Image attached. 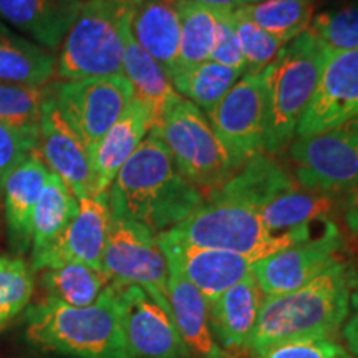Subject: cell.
Instances as JSON below:
<instances>
[{
  "instance_id": "obj_14",
  "label": "cell",
  "mask_w": 358,
  "mask_h": 358,
  "mask_svg": "<svg viewBox=\"0 0 358 358\" xmlns=\"http://www.w3.org/2000/svg\"><path fill=\"white\" fill-rule=\"evenodd\" d=\"M111 222L108 192L87 196L78 199V211L55 243L42 254L32 257L34 272L60 267L65 264L101 268L103 252ZM103 271V268H101Z\"/></svg>"
},
{
  "instance_id": "obj_37",
  "label": "cell",
  "mask_w": 358,
  "mask_h": 358,
  "mask_svg": "<svg viewBox=\"0 0 358 358\" xmlns=\"http://www.w3.org/2000/svg\"><path fill=\"white\" fill-rule=\"evenodd\" d=\"M38 123L0 122V185L20 163L37 153Z\"/></svg>"
},
{
  "instance_id": "obj_39",
  "label": "cell",
  "mask_w": 358,
  "mask_h": 358,
  "mask_svg": "<svg viewBox=\"0 0 358 358\" xmlns=\"http://www.w3.org/2000/svg\"><path fill=\"white\" fill-rule=\"evenodd\" d=\"M342 355H345V350L332 338H301L280 343L261 358H340Z\"/></svg>"
},
{
  "instance_id": "obj_36",
  "label": "cell",
  "mask_w": 358,
  "mask_h": 358,
  "mask_svg": "<svg viewBox=\"0 0 358 358\" xmlns=\"http://www.w3.org/2000/svg\"><path fill=\"white\" fill-rule=\"evenodd\" d=\"M231 19L239 37L241 48H243L245 73H261L287 43L262 30L252 20H249L239 8L231 12Z\"/></svg>"
},
{
  "instance_id": "obj_23",
  "label": "cell",
  "mask_w": 358,
  "mask_h": 358,
  "mask_svg": "<svg viewBox=\"0 0 358 358\" xmlns=\"http://www.w3.org/2000/svg\"><path fill=\"white\" fill-rule=\"evenodd\" d=\"M264 297L252 272L208 302L214 337L222 350H248Z\"/></svg>"
},
{
  "instance_id": "obj_24",
  "label": "cell",
  "mask_w": 358,
  "mask_h": 358,
  "mask_svg": "<svg viewBox=\"0 0 358 358\" xmlns=\"http://www.w3.org/2000/svg\"><path fill=\"white\" fill-rule=\"evenodd\" d=\"M123 77L131 85L134 100L150 111L153 127L161 123L168 111L182 100L174 90L168 71L133 38L129 25L124 32Z\"/></svg>"
},
{
  "instance_id": "obj_32",
  "label": "cell",
  "mask_w": 358,
  "mask_h": 358,
  "mask_svg": "<svg viewBox=\"0 0 358 358\" xmlns=\"http://www.w3.org/2000/svg\"><path fill=\"white\" fill-rule=\"evenodd\" d=\"M239 10L267 34L289 43L308 29L315 0H261L245 3Z\"/></svg>"
},
{
  "instance_id": "obj_46",
  "label": "cell",
  "mask_w": 358,
  "mask_h": 358,
  "mask_svg": "<svg viewBox=\"0 0 358 358\" xmlns=\"http://www.w3.org/2000/svg\"><path fill=\"white\" fill-rule=\"evenodd\" d=\"M252 2H261V0H249V3H252Z\"/></svg>"
},
{
  "instance_id": "obj_11",
  "label": "cell",
  "mask_w": 358,
  "mask_h": 358,
  "mask_svg": "<svg viewBox=\"0 0 358 358\" xmlns=\"http://www.w3.org/2000/svg\"><path fill=\"white\" fill-rule=\"evenodd\" d=\"M214 131L237 164L264 153L267 134V95L264 71L244 73L208 115Z\"/></svg>"
},
{
  "instance_id": "obj_8",
  "label": "cell",
  "mask_w": 358,
  "mask_h": 358,
  "mask_svg": "<svg viewBox=\"0 0 358 358\" xmlns=\"http://www.w3.org/2000/svg\"><path fill=\"white\" fill-rule=\"evenodd\" d=\"M294 179L303 189L347 194L358 187V116L289 146Z\"/></svg>"
},
{
  "instance_id": "obj_25",
  "label": "cell",
  "mask_w": 358,
  "mask_h": 358,
  "mask_svg": "<svg viewBox=\"0 0 358 358\" xmlns=\"http://www.w3.org/2000/svg\"><path fill=\"white\" fill-rule=\"evenodd\" d=\"M295 186H299L295 179L275 156L257 153L244 161L234 176L208 194L239 201L261 213L267 203Z\"/></svg>"
},
{
  "instance_id": "obj_29",
  "label": "cell",
  "mask_w": 358,
  "mask_h": 358,
  "mask_svg": "<svg viewBox=\"0 0 358 358\" xmlns=\"http://www.w3.org/2000/svg\"><path fill=\"white\" fill-rule=\"evenodd\" d=\"M78 211V199L55 174H48L34 211L30 254L37 257L55 243Z\"/></svg>"
},
{
  "instance_id": "obj_42",
  "label": "cell",
  "mask_w": 358,
  "mask_h": 358,
  "mask_svg": "<svg viewBox=\"0 0 358 358\" xmlns=\"http://www.w3.org/2000/svg\"><path fill=\"white\" fill-rule=\"evenodd\" d=\"M189 2L199 3V6L217 12H234L237 8L245 6V3H249V0H189Z\"/></svg>"
},
{
  "instance_id": "obj_17",
  "label": "cell",
  "mask_w": 358,
  "mask_h": 358,
  "mask_svg": "<svg viewBox=\"0 0 358 358\" xmlns=\"http://www.w3.org/2000/svg\"><path fill=\"white\" fill-rule=\"evenodd\" d=\"M158 241L168 264H173L208 302L245 279L254 264L239 254L176 243L163 234H158Z\"/></svg>"
},
{
  "instance_id": "obj_44",
  "label": "cell",
  "mask_w": 358,
  "mask_h": 358,
  "mask_svg": "<svg viewBox=\"0 0 358 358\" xmlns=\"http://www.w3.org/2000/svg\"><path fill=\"white\" fill-rule=\"evenodd\" d=\"M350 307L355 310V313H358V292L355 290V292H352L350 295Z\"/></svg>"
},
{
  "instance_id": "obj_5",
  "label": "cell",
  "mask_w": 358,
  "mask_h": 358,
  "mask_svg": "<svg viewBox=\"0 0 358 358\" xmlns=\"http://www.w3.org/2000/svg\"><path fill=\"white\" fill-rule=\"evenodd\" d=\"M329 50L303 32L264 69L267 95V134L264 153L275 156L290 146L308 103L315 95Z\"/></svg>"
},
{
  "instance_id": "obj_35",
  "label": "cell",
  "mask_w": 358,
  "mask_h": 358,
  "mask_svg": "<svg viewBox=\"0 0 358 358\" xmlns=\"http://www.w3.org/2000/svg\"><path fill=\"white\" fill-rule=\"evenodd\" d=\"M53 83L45 87H22L0 83V122L38 123L43 106L52 98Z\"/></svg>"
},
{
  "instance_id": "obj_40",
  "label": "cell",
  "mask_w": 358,
  "mask_h": 358,
  "mask_svg": "<svg viewBox=\"0 0 358 358\" xmlns=\"http://www.w3.org/2000/svg\"><path fill=\"white\" fill-rule=\"evenodd\" d=\"M343 222L350 234L358 239V187L347 192L343 199Z\"/></svg>"
},
{
  "instance_id": "obj_47",
  "label": "cell",
  "mask_w": 358,
  "mask_h": 358,
  "mask_svg": "<svg viewBox=\"0 0 358 358\" xmlns=\"http://www.w3.org/2000/svg\"><path fill=\"white\" fill-rule=\"evenodd\" d=\"M357 241H358V239H357Z\"/></svg>"
},
{
  "instance_id": "obj_34",
  "label": "cell",
  "mask_w": 358,
  "mask_h": 358,
  "mask_svg": "<svg viewBox=\"0 0 358 358\" xmlns=\"http://www.w3.org/2000/svg\"><path fill=\"white\" fill-rule=\"evenodd\" d=\"M307 32L319 40L329 53L358 50V3L317 13Z\"/></svg>"
},
{
  "instance_id": "obj_21",
  "label": "cell",
  "mask_w": 358,
  "mask_h": 358,
  "mask_svg": "<svg viewBox=\"0 0 358 358\" xmlns=\"http://www.w3.org/2000/svg\"><path fill=\"white\" fill-rule=\"evenodd\" d=\"M151 128H153V120L150 111L133 98L92 153L95 194L108 192L116 174L131 158L138 146L145 141Z\"/></svg>"
},
{
  "instance_id": "obj_20",
  "label": "cell",
  "mask_w": 358,
  "mask_h": 358,
  "mask_svg": "<svg viewBox=\"0 0 358 358\" xmlns=\"http://www.w3.org/2000/svg\"><path fill=\"white\" fill-rule=\"evenodd\" d=\"M80 8L82 0H0V19L53 52L64 42Z\"/></svg>"
},
{
  "instance_id": "obj_31",
  "label": "cell",
  "mask_w": 358,
  "mask_h": 358,
  "mask_svg": "<svg viewBox=\"0 0 358 358\" xmlns=\"http://www.w3.org/2000/svg\"><path fill=\"white\" fill-rule=\"evenodd\" d=\"M241 77L239 71L208 60L176 71L171 75V82L179 95L208 116Z\"/></svg>"
},
{
  "instance_id": "obj_9",
  "label": "cell",
  "mask_w": 358,
  "mask_h": 358,
  "mask_svg": "<svg viewBox=\"0 0 358 358\" xmlns=\"http://www.w3.org/2000/svg\"><path fill=\"white\" fill-rule=\"evenodd\" d=\"M101 268L111 280L141 287L156 302L169 306L168 261L158 234L146 226L111 216Z\"/></svg>"
},
{
  "instance_id": "obj_43",
  "label": "cell",
  "mask_w": 358,
  "mask_h": 358,
  "mask_svg": "<svg viewBox=\"0 0 358 358\" xmlns=\"http://www.w3.org/2000/svg\"><path fill=\"white\" fill-rule=\"evenodd\" d=\"M350 280H352V289H357L358 292V266L350 267Z\"/></svg>"
},
{
  "instance_id": "obj_4",
  "label": "cell",
  "mask_w": 358,
  "mask_h": 358,
  "mask_svg": "<svg viewBox=\"0 0 358 358\" xmlns=\"http://www.w3.org/2000/svg\"><path fill=\"white\" fill-rule=\"evenodd\" d=\"M161 234L176 243L227 250L257 262L308 239L312 224L272 234L264 226L257 209L217 194H206L203 203L185 221Z\"/></svg>"
},
{
  "instance_id": "obj_38",
  "label": "cell",
  "mask_w": 358,
  "mask_h": 358,
  "mask_svg": "<svg viewBox=\"0 0 358 358\" xmlns=\"http://www.w3.org/2000/svg\"><path fill=\"white\" fill-rule=\"evenodd\" d=\"M217 30H216V43H214L211 58L209 60L216 62L219 65L227 66L239 71L241 75L245 73V60L241 48L239 37H237L234 24H232L231 12H217Z\"/></svg>"
},
{
  "instance_id": "obj_19",
  "label": "cell",
  "mask_w": 358,
  "mask_h": 358,
  "mask_svg": "<svg viewBox=\"0 0 358 358\" xmlns=\"http://www.w3.org/2000/svg\"><path fill=\"white\" fill-rule=\"evenodd\" d=\"M168 299L174 324L191 358H231L214 337L208 301L173 264H168Z\"/></svg>"
},
{
  "instance_id": "obj_41",
  "label": "cell",
  "mask_w": 358,
  "mask_h": 358,
  "mask_svg": "<svg viewBox=\"0 0 358 358\" xmlns=\"http://www.w3.org/2000/svg\"><path fill=\"white\" fill-rule=\"evenodd\" d=\"M342 337L353 358H358V313L353 312L342 325Z\"/></svg>"
},
{
  "instance_id": "obj_27",
  "label": "cell",
  "mask_w": 358,
  "mask_h": 358,
  "mask_svg": "<svg viewBox=\"0 0 358 358\" xmlns=\"http://www.w3.org/2000/svg\"><path fill=\"white\" fill-rule=\"evenodd\" d=\"M335 209H337V194L295 186L264 206L261 209V219L268 232L282 234L306 224L332 219Z\"/></svg>"
},
{
  "instance_id": "obj_6",
  "label": "cell",
  "mask_w": 358,
  "mask_h": 358,
  "mask_svg": "<svg viewBox=\"0 0 358 358\" xmlns=\"http://www.w3.org/2000/svg\"><path fill=\"white\" fill-rule=\"evenodd\" d=\"M129 12L123 0H85L60 43L55 75L62 82L123 75Z\"/></svg>"
},
{
  "instance_id": "obj_16",
  "label": "cell",
  "mask_w": 358,
  "mask_h": 358,
  "mask_svg": "<svg viewBox=\"0 0 358 358\" xmlns=\"http://www.w3.org/2000/svg\"><path fill=\"white\" fill-rule=\"evenodd\" d=\"M37 155L48 171L65 182L75 198L95 194L88 148L58 111L53 98L47 101L40 116Z\"/></svg>"
},
{
  "instance_id": "obj_33",
  "label": "cell",
  "mask_w": 358,
  "mask_h": 358,
  "mask_svg": "<svg viewBox=\"0 0 358 358\" xmlns=\"http://www.w3.org/2000/svg\"><path fill=\"white\" fill-rule=\"evenodd\" d=\"M34 292V268L20 256H0V327L30 306Z\"/></svg>"
},
{
  "instance_id": "obj_18",
  "label": "cell",
  "mask_w": 358,
  "mask_h": 358,
  "mask_svg": "<svg viewBox=\"0 0 358 358\" xmlns=\"http://www.w3.org/2000/svg\"><path fill=\"white\" fill-rule=\"evenodd\" d=\"M48 174L50 171L38 155L34 153L13 169L0 185L8 245L15 256L22 257L30 252L34 211Z\"/></svg>"
},
{
  "instance_id": "obj_1",
  "label": "cell",
  "mask_w": 358,
  "mask_h": 358,
  "mask_svg": "<svg viewBox=\"0 0 358 358\" xmlns=\"http://www.w3.org/2000/svg\"><path fill=\"white\" fill-rule=\"evenodd\" d=\"M204 194L179 173L158 138L148 134L108 189L111 216L136 221L155 234L171 229L203 203Z\"/></svg>"
},
{
  "instance_id": "obj_12",
  "label": "cell",
  "mask_w": 358,
  "mask_h": 358,
  "mask_svg": "<svg viewBox=\"0 0 358 358\" xmlns=\"http://www.w3.org/2000/svg\"><path fill=\"white\" fill-rule=\"evenodd\" d=\"M342 248V232L337 222L329 219L319 236H310L302 243L254 262L250 272L266 297L287 294L303 287L340 261L338 252Z\"/></svg>"
},
{
  "instance_id": "obj_15",
  "label": "cell",
  "mask_w": 358,
  "mask_h": 358,
  "mask_svg": "<svg viewBox=\"0 0 358 358\" xmlns=\"http://www.w3.org/2000/svg\"><path fill=\"white\" fill-rule=\"evenodd\" d=\"M358 116V50L329 53L315 95L297 128L307 138Z\"/></svg>"
},
{
  "instance_id": "obj_26",
  "label": "cell",
  "mask_w": 358,
  "mask_h": 358,
  "mask_svg": "<svg viewBox=\"0 0 358 358\" xmlns=\"http://www.w3.org/2000/svg\"><path fill=\"white\" fill-rule=\"evenodd\" d=\"M57 57L0 22V83L45 87L55 75Z\"/></svg>"
},
{
  "instance_id": "obj_28",
  "label": "cell",
  "mask_w": 358,
  "mask_h": 358,
  "mask_svg": "<svg viewBox=\"0 0 358 358\" xmlns=\"http://www.w3.org/2000/svg\"><path fill=\"white\" fill-rule=\"evenodd\" d=\"M40 282L45 299L70 307H87L95 303L113 280L101 268L83 264H65L40 271Z\"/></svg>"
},
{
  "instance_id": "obj_3",
  "label": "cell",
  "mask_w": 358,
  "mask_h": 358,
  "mask_svg": "<svg viewBox=\"0 0 358 358\" xmlns=\"http://www.w3.org/2000/svg\"><path fill=\"white\" fill-rule=\"evenodd\" d=\"M25 310L27 338L42 350L70 358H129L115 282L92 306L43 299Z\"/></svg>"
},
{
  "instance_id": "obj_10",
  "label": "cell",
  "mask_w": 358,
  "mask_h": 358,
  "mask_svg": "<svg viewBox=\"0 0 358 358\" xmlns=\"http://www.w3.org/2000/svg\"><path fill=\"white\" fill-rule=\"evenodd\" d=\"M53 103L78 133L90 156L133 100L131 85L123 75L53 83Z\"/></svg>"
},
{
  "instance_id": "obj_13",
  "label": "cell",
  "mask_w": 358,
  "mask_h": 358,
  "mask_svg": "<svg viewBox=\"0 0 358 358\" xmlns=\"http://www.w3.org/2000/svg\"><path fill=\"white\" fill-rule=\"evenodd\" d=\"M115 284L129 358H191L171 307L156 302L138 285Z\"/></svg>"
},
{
  "instance_id": "obj_30",
  "label": "cell",
  "mask_w": 358,
  "mask_h": 358,
  "mask_svg": "<svg viewBox=\"0 0 358 358\" xmlns=\"http://www.w3.org/2000/svg\"><path fill=\"white\" fill-rule=\"evenodd\" d=\"M178 10L181 30H179L178 62L173 73L208 62L216 43L217 30L216 10L189 2V0H179Z\"/></svg>"
},
{
  "instance_id": "obj_45",
  "label": "cell",
  "mask_w": 358,
  "mask_h": 358,
  "mask_svg": "<svg viewBox=\"0 0 358 358\" xmlns=\"http://www.w3.org/2000/svg\"><path fill=\"white\" fill-rule=\"evenodd\" d=\"M340 358H353V357H348L347 353H345V355H342V357H340Z\"/></svg>"
},
{
  "instance_id": "obj_2",
  "label": "cell",
  "mask_w": 358,
  "mask_h": 358,
  "mask_svg": "<svg viewBox=\"0 0 358 358\" xmlns=\"http://www.w3.org/2000/svg\"><path fill=\"white\" fill-rule=\"evenodd\" d=\"M350 267L337 261L303 287L264 297L248 350L261 358L280 343L332 338L350 313Z\"/></svg>"
},
{
  "instance_id": "obj_22",
  "label": "cell",
  "mask_w": 358,
  "mask_h": 358,
  "mask_svg": "<svg viewBox=\"0 0 358 358\" xmlns=\"http://www.w3.org/2000/svg\"><path fill=\"white\" fill-rule=\"evenodd\" d=\"M129 12V32L148 55L171 75L179 50V0H123Z\"/></svg>"
},
{
  "instance_id": "obj_7",
  "label": "cell",
  "mask_w": 358,
  "mask_h": 358,
  "mask_svg": "<svg viewBox=\"0 0 358 358\" xmlns=\"http://www.w3.org/2000/svg\"><path fill=\"white\" fill-rule=\"evenodd\" d=\"M150 134L163 143L179 173L203 194L217 189L241 168L208 116L186 98L176 103Z\"/></svg>"
}]
</instances>
